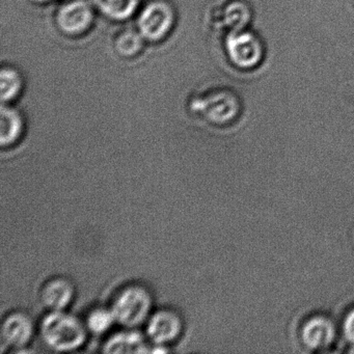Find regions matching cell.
Instances as JSON below:
<instances>
[{"label": "cell", "instance_id": "13", "mask_svg": "<svg viewBox=\"0 0 354 354\" xmlns=\"http://www.w3.org/2000/svg\"><path fill=\"white\" fill-rule=\"evenodd\" d=\"M93 3L107 17L115 20L128 19L136 11L140 0H92Z\"/></svg>", "mask_w": 354, "mask_h": 354}, {"label": "cell", "instance_id": "7", "mask_svg": "<svg viewBox=\"0 0 354 354\" xmlns=\"http://www.w3.org/2000/svg\"><path fill=\"white\" fill-rule=\"evenodd\" d=\"M34 335V323L26 313L13 312L7 315L1 323L0 339L1 346L8 349L26 347Z\"/></svg>", "mask_w": 354, "mask_h": 354}, {"label": "cell", "instance_id": "6", "mask_svg": "<svg viewBox=\"0 0 354 354\" xmlns=\"http://www.w3.org/2000/svg\"><path fill=\"white\" fill-rule=\"evenodd\" d=\"M173 10L163 1H153L142 9L138 17V28L144 38L157 41L169 34L173 28Z\"/></svg>", "mask_w": 354, "mask_h": 354}, {"label": "cell", "instance_id": "5", "mask_svg": "<svg viewBox=\"0 0 354 354\" xmlns=\"http://www.w3.org/2000/svg\"><path fill=\"white\" fill-rule=\"evenodd\" d=\"M183 330L181 317L171 308H161L147 321V337L155 347H165L175 342Z\"/></svg>", "mask_w": 354, "mask_h": 354}, {"label": "cell", "instance_id": "15", "mask_svg": "<svg viewBox=\"0 0 354 354\" xmlns=\"http://www.w3.org/2000/svg\"><path fill=\"white\" fill-rule=\"evenodd\" d=\"M1 99L3 102H10L19 95L22 88V78L13 68H3L0 75Z\"/></svg>", "mask_w": 354, "mask_h": 354}, {"label": "cell", "instance_id": "9", "mask_svg": "<svg viewBox=\"0 0 354 354\" xmlns=\"http://www.w3.org/2000/svg\"><path fill=\"white\" fill-rule=\"evenodd\" d=\"M74 294L75 288L69 279L64 277H53L41 289V304L49 312H61L71 304Z\"/></svg>", "mask_w": 354, "mask_h": 354}, {"label": "cell", "instance_id": "18", "mask_svg": "<svg viewBox=\"0 0 354 354\" xmlns=\"http://www.w3.org/2000/svg\"><path fill=\"white\" fill-rule=\"evenodd\" d=\"M339 333L348 347L354 350V306H351L344 315Z\"/></svg>", "mask_w": 354, "mask_h": 354}, {"label": "cell", "instance_id": "2", "mask_svg": "<svg viewBox=\"0 0 354 354\" xmlns=\"http://www.w3.org/2000/svg\"><path fill=\"white\" fill-rule=\"evenodd\" d=\"M152 306L150 291L144 286L132 283L118 292L111 308L115 322L126 328H136L150 318Z\"/></svg>", "mask_w": 354, "mask_h": 354}, {"label": "cell", "instance_id": "19", "mask_svg": "<svg viewBox=\"0 0 354 354\" xmlns=\"http://www.w3.org/2000/svg\"><path fill=\"white\" fill-rule=\"evenodd\" d=\"M35 1H38V3H45V1H49V0H35Z\"/></svg>", "mask_w": 354, "mask_h": 354}, {"label": "cell", "instance_id": "17", "mask_svg": "<svg viewBox=\"0 0 354 354\" xmlns=\"http://www.w3.org/2000/svg\"><path fill=\"white\" fill-rule=\"evenodd\" d=\"M142 47V38L136 32H124L117 42L118 51L123 55H132Z\"/></svg>", "mask_w": 354, "mask_h": 354}, {"label": "cell", "instance_id": "10", "mask_svg": "<svg viewBox=\"0 0 354 354\" xmlns=\"http://www.w3.org/2000/svg\"><path fill=\"white\" fill-rule=\"evenodd\" d=\"M200 111L210 123L225 125L237 117L239 103L229 93H217L201 104Z\"/></svg>", "mask_w": 354, "mask_h": 354}, {"label": "cell", "instance_id": "12", "mask_svg": "<svg viewBox=\"0 0 354 354\" xmlns=\"http://www.w3.org/2000/svg\"><path fill=\"white\" fill-rule=\"evenodd\" d=\"M24 122L19 111L3 104L1 109L0 144L3 148L14 146L24 133Z\"/></svg>", "mask_w": 354, "mask_h": 354}, {"label": "cell", "instance_id": "3", "mask_svg": "<svg viewBox=\"0 0 354 354\" xmlns=\"http://www.w3.org/2000/svg\"><path fill=\"white\" fill-rule=\"evenodd\" d=\"M339 328L330 316L322 313L310 315L302 322L299 339L310 351L323 352L330 349L337 342Z\"/></svg>", "mask_w": 354, "mask_h": 354}, {"label": "cell", "instance_id": "11", "mask_svg": "<svg viewBox=\"0 0 354 354\" xmlns=\"http://www.w3.org/2000/svg\"><path fill=\"white\" fill-rule=\"evenodd\" d=\"M151 351L146 337L133 328L115 333L103 345L105 353H147Z\"/></svg>", "mask_w": 354, "mask_h": 354}, {"label": "cell", "instance_id": "8", "mask_svg": "<svg viewBox=\"0 0 354 354\" xmlns=\"http://www.w3.org/2000/svg\"><path fill=\"white\" fill-rule=\"evenodd\" d=\"M92 7L86 0H72L57 13V24L63 32L78 35L90 28L93 22Z\"/></svg>", "mask_w": 354, "mask_h": 354}, {"label": "cell", "instance_id": "1", "mask_svg": "<svg viewBox=\"0 0 354 354\" xmlns=\"http://www.w3.org/2000/svg\"><path fill=\"white\" fill-rule=\"evenodd\" d=\"M43 343L57 352H71L84 345L88 335L86 324L61 310L49 312L40 325Z\"/></svg>", "mask_w": 354, "mask_h": 354}, {"label": "cell", "instance_id": "4", "mask_svg": "<svg viewBox=\"0 0 354 354\" xmlns=\"http://www.w3.org/2000/svg\"><path fill=\"white\" fill-rule=\"evenodd\" d=\"M225 50L234 65L243 69L254 68L263 57V46L256 35L245 30L230 32Z\"/></svg>", "mask_w": 354, "mask_h": 354}, {"label": "cell", "instance_id": "14", "mask_svg": "<svg viewBox=\"0 0 354 354\" xmlns=\"http://www.w3.org/2000/svg\"><path fill=\"white\" fill-rule=\"evenodd\" d=\"M115 322L111 308H96L88 313L86 317V329L95 335H104Z\"/></svg>", "mask_w": 354, "mask_h": 354}, {"label": "cell", "instance_id": "16", "mask_svg": "<svg viewBox=\"0 0 354 354\" xmlns=\"http://www.w3.org/2000/svg\"><path fill=\"white\" fill-rule=\"evenodd\" d=\"M250 19L248 8L241 3H233L225 9V20L231 32L244 30Z\"/></svg>", "mask_w": 354, "mask_h": 354}]
</instances>
